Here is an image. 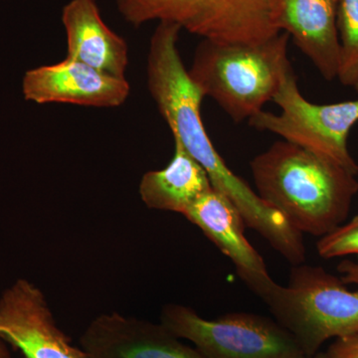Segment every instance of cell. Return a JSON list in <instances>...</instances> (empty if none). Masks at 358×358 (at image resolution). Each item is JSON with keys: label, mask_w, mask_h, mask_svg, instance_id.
Listing matches in <instances>:
<instances>
[{"label": "cell", "mask_w": 358, "mask_h": 358, "mask_svg": "<svg viewBox=\"0 0 358 358\" xmlns=\"http://www.w3.org/2000/svg\"><path fill=\"white\" fill-rule=\"evenodd\" d=\"M339 67L338 79L343 86L358 83V0H338Z\"/></svg>", "instance_id": "obj_15"}, {"label": "cell", "mask_w": 358, "mask_h": 358, "mask_svg": "<svg viewBox=\"0 0 358 358\" xmlns=\"http://www.w3.org/2000/svg\"><path fill=\"white\" fill-rule=\"evenodd\" d=\"M262 300L307 357L329 339L358 331V289L319 266H294L288 286L275 282Z\"/></svg>", "instance_id": "obj_4"}, {"label": "cell", "mask_w": 358, "mask_h": 358, "mask_svg": "<svg viewBox=\"0 0 358 358\" xmlns=\"http://www.w3.org/2000/svg\"><path fill=\"white\" fill-rule=\"evenodd\" d=\"M0 339L24 358H90L59 329L44 294L26 279L0 296Z\"/></svg>", "instance_id": "obj_8"}, {"label": "cell", "mask_w": 358, "mask_h": 358, "mask_svg": "<svg viewBox=\"0 0 358 358\" xmlns=\"http://www.w3.org/2000/svg\"><path fill=\"white\" fill-rule=\"evenodd\" d=\"M212 188L203 167L174 141L173 159L164 169L143 174L138 192L148 208L185 215L188 208Z\"/></svg>", "instance_id": "obj_14"}, {"label": "cell", "mask_w": 358, "mask_h": 358, "mask_svg": "<svg viewBox=\"0 0 358 358\" xmlns=\"http://www.w3.org/2000/svg\"><path fill=\"white\" fill-rule=\"evenodd\" d=\"M288 33L260 43L202 40L188 70L204 96L213 99L233 121L243 122L273 101L291 67Z\"/></svg>", "instance_id": "obj_3"}, {"label": "cell", "mask_w": 358, "mask_h": 358, "mask_svg": "<svg viewBox=\"0 0 358 358\" xmlns=\"http://www.w3.org/2000/svg\"><path fill=\"white\" fill-rule=\"evenodd\" d=\"M0 358H11L8 348H6V343L0 339Z\"/></svg>", "instance_id": "obj_19"}, {"label": "cell", "mask_w": 358, "mask_h": 358, "mask_svg": "<svg viewBox=\"0 0 358 358\" xmlns=\"http://www.w3.org/2000/svg\"><path fill=\"white\" fill-rule=\"evenodd\" d=\"M308 358H331L329 357V355H327L326 352H317L315 353V355H313L312 357H308Z\"/></svg>", "instance_id": "obj_20"}, {"label": "cell", "mask_w": 358, "mask_h": 358, "mask_svg": "<svg viewBox=\"0 0 358 358\" xmlns=\"http://www.w3.org/2000/svg\"><path fill=\"white\" fill-rule=\"evenodd\" d=\"M250 166L259 196L301 234L322 237L343 225L358 192L350 171L286 141H275Z\"/></svg>", "instance_id": "obj_1"}, {"label": "cell", "mask_w": 358, "mask_h": 358, "mask_svg": "<svg viewBox=\"0 0 358 358\" xmlns=\"http://www.w3.org/2000/svg\"><path fill=\"white\" fill-rule=\"evenodd\" d=\"M341 281L346 285L358 286V260H345L338 266Z\"/></svg>", "instance_id": "obj_18"}, {"label": "cell", "mask_w": 358, "mask_h": 358, "mask_svg": "<svg viewBox=\"0 0 358 358\" xmlns=\"http://www.w3.org/2000/svg\"><path fill=\"white\" fill-rule=\"evenodd\" d=\"M183 216L230 259L237 274L256 296L263 299L275 286L265 261L245 236L243 217L225 195L212 188Z\"/></svg>", "instance_id": "obj_11"}, {"label": "cell", "mask_w": 358, "mask_h": 358, "mask_svg": "<svg viewBox=\"0 0 358 358\" xmlns=\"http://www.w3.org/2000/svg\"><path fill=\"white\" fill-rule=\"evenodd\" d=\"M327 353L331 358H358V331L334 339Z\"/></svg>", "instance_id": "obj_17"}, {"label": "cell", "mask_w": 358, "mask_h": 358, "mask_svg": "<svg viewBox=\"0 0 358 358\" xmlns=\"http://www.w3.org/2000/svg\"><path fill=\"white\" fill-rule=\"evenodd\" d=\"M61 18L67 38L66 58L126 79L128 43L106 24L96 0H70Z\"/></svg>", "instance_id": "obj_13"}, {"label": "cell", "mask_w": 358, "mask_h": 358, "mask_svg": "<svg viewBox=\"0 0 358 358\" xmlns=\"http://www.w3.org/2000/svg\"><path fill=\"white\" fill-rule=\"evenodd\" d=\"M180 31L171 22H159L155 28L148 54V91L174 141L203 167L214 189L240 203L248 197L250 185L227 166L205 131L200 113L204 96L179 54Z\"/></svg>", "instance_id": "obj_2"}, {"label": "cell", "mask_w": 358, "mask_h": 358, "mask_svg": "<svg viewBox=\"0 0 358 358\" xmlns=\"http://www.w3.org/2000/svg\"><path fill=\"white\" fill-rule=\"evenodd\" d=\"M273 101L281 113L261 110L249 119L252 128L278 134L357 176L358 164L348 150V138L358 122V100L327 105L310 102L301 95L291 66Z\"/></svg>", "instance_id": "obj_6"}, {"label": "cell", "mask_w": 358, "mask_h": 358, "mask_svg": "<svg viewBox=\"0 0 358 358\" xmlns=\"http://www.w3.org/2000/svg\"><path fill=\"white\" fill-rule=\"evenodd\" d=\"M160 324L186 339L205 358H308L296 338L277 320L250 313H230L215 320L192 308L169 303Z\"/></svg>", "instance_id": "obj_7"}, {"label": "cell", "mask_w": 358, "mask_h": 358, "mask_svg": "<svg viewBox=\"0 0 358 358\" xmlns=\"http://www.w3.org/2000/svg\"><path fill=\"white\" fill-rule=\"evenodd\" d=\"M317 253L324 259L358 255V223L348 222L320 237Z\"/></svg>", "instance_id": "obj_16"}, {"label": "cell", "mask_w": 358, "mask_h": 358, "mask_svg": "<svg viewBox=\"0 0 358 358\" xmlns=\"http://www.w3.org/2000/svg\"><path fill=\"white\" fill-rule=\"evenodd\" d=\"M350 222L358 223V213L352 219V220L350 221Z\"/></svg>", "instance_id": "obj_21"}, {"label": "cell", "mask_w": 358, "mask_h": 358, "mask_svg": "<svg viewBox=\"0 0 358 358\" xmlns=\"http://www.w3.org/2000/svg\"><path fill=\"white\" fill-rule=\"evenodd\" d=\"M129 24L171 22L205 40L260 43L281 33L274 0H117Z\"/></svg>", "instance_id": "obj_5"}, {"label": "cell", "mask_w": 358, "mask_h": 358, "mask_svg": "<svg viewBox=\"0 0 358 358\" xmlns=\"http://www.w3.org/2000/svg\"><path fill=\"white\" fill-rule=\"evenodd\" d=\"M355 89L358 92V83L357 84V86L355 87Z\"/></svg>", "instance_id": "obj_22"}, {"label": "cell", "mask_w": 358, "mask_h": 358, "mask_svg": "<svg viewBox=\"0 0 358 358\" xmlns=\"http://www.w3.org/2000/svg\"><path fill=\"white\" fill-rule=\"evenodd\" d=\"M338 0H274L275 22L288 33L322 76L338 79Z\"/></svg>", "instance_id": "obj_12"}, {"label": "cell", "mask_w": 358, "mask_h": 358, "mask_svg": "<svg viewBox=\"0 0 358 358\" xmlns=\"http://www.w3.org/2000/svg\"><path fill=\"white\" fill-rule=\"evenodd\" d=\"M179 339L162 324L113 313L92 320L80 345L90 358H205Z\"/></svg>", "instance_id": "obj_10"}, {"label": "cell", "mask_w": 358, "mask_h": 358, "mask_svg": "<svg viewBox=\"0 0 358 358\" xmlns=\"http://www.w3.org/2000/svg\"><path fill=\"white\" fill-rule=\"evenodd\" d=\"M128 80L105 74L90 66L65 58L52 65L26 71L22 94L39 105L69 103L91 108L121 107L128 100Z\"/></svg>", "instance_id": "obj_9"}]
</instances>
